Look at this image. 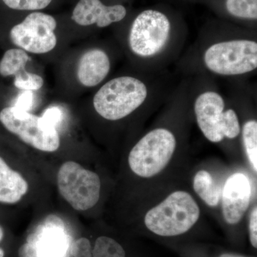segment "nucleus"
Returning <instances> with one entry per match:
<instances>
[{
  "label": "nucleus",
  "mask_w": 257,
  "mask_h": 257,
  "mask_svg": "<svg viewBox=\"0 0 257 257\" xmlns=\"http://www.w3.org/2000/svg\"><path fill=\"white\" fill-rule=\"evenodd\" d=\"M226 8L236 18L256 20L257 0H226Z\"/></svg>",
  "instance_id": "19"
},
{
  "label": "nucleus",
  "mask_w": 257,
  "mask_h": 257,
  "mask_svg": "<svg viewBox=\"0 0 257 257\" xmlns=\"http://www.w3.org/2000/svg\"><path fill=\"white\" fill-rule=\"evenodd\" d=\"M28 241L36 246V257H64L68 248V241L60 219L49 220L47 226H40L30 234Z\"/></svg>",
  "instance_id": "12"
},
{
  "label": "nucleus",
  "mask_w": 257,
  "mask_h": 257,
  "mask_svg": "<svg viewBox=\"0 0 257 257\" xmlns=\"http://www.w3.org/2000/svg\"><path fill=\"white\" fill-rule=\"evenodd\" d=\"M5 256V251L3 248H0V257H4Z\"/></svg>",
  "instance_id": "29"
},
{
  "label": "nucleus",
  "mask_w": 257,
  "mask_h": 257,
  "mask_svg": "<svg viewBox=\"0 0 257 257\" xmlns=\"http://www.w3.org/2000/svg\"><path fill=\"white\" fill-rule=\"evenodd\" d=\"M193 187L207 205L211 207L219 205L223 187L207 171L200 170L196 174L193 180Z\"/></svg>",
  "instance_id": "15"
},
{
  "label": "nucleus",
  "mask_w": 257,
  "mask_h": 257,
  "mask_svg": "<svg viewBox=\"0 0 257 257\" xmlns=\"http://www.w3.org/2000/svg\"><path fill=\"white\" fill-rule=\"evenodd\" d=\"M0 122L10 133L37 150L54 152L60 146V138L55 126L43 118L15 106L0 111Z\"/></svg>",
  "instance_id": "6"
},
{
  "label": "nucleus",
  "mask_w": 257,
  "mask_h": 257,
  "mask_svg": "<svg viewBox=\"0 0 257 257\" xmlns=\"http://www.w3.org/2000/svg\"><path fill=\"white\" fill-rule=\"evenodd\" d=\"M29 56L22 49H11L7 51L0 61V75L7 77L20 75L25 71Z\"/></svg>",
  "instance_id": "16"
},
{
  "label": "nucleus",
  "mask_w": 257,
  "mask_h": 257,
  "mask_svg": "<svg viewBox=\"0 0 257 257\" xmlns=\"http://www.w3.org/2000/svg\"><path fill=\"white\" fill-rule=\"evenodd\" d=\"M57 186L62 197L75 210L92 209L100 197L99 176L73 161L61 166L57 172Z\"/></svg>",
  "instance_id": "4"
},
{
  "label": "nucleus",
  "mask_w": 257,
  "mask_h": 257,
  "mask_svg": "<svg viewBox=\"0 0 257 257\" xmlns=\"http://www.w3.org/2000/svg\"><path fill=\"white\" fill-rule=\"evenodd\" d=\"M251 188L244 174L236 172L226 179L221 202L224 221L230 225L239 224L249 207Z\"/></svg>",
  "instance_id": "10"
},
{
  "label": "nucleus",
  "mask_w": 257,
  "mask_h": 257,
  "mask_svg": "<svg viewBox=\"0 0 257 257\" xmlns=\"http://www.w3.org/2000/svg\"><path fill=\"white\" fill-rule=\"evenodd\" d=\"M7 6L17 10L45 9L52 0H3Z\"/></svg>",
  "instance_id": "21"
},
{
  "label": "nucleus",
  "mask_w": 257,
  "mask_h": 257,
  "mask_svg": "<svg viewBox=\"0 0 257 257\" xmlns=\"http://www.w3.org/2000/svg\"><path fill=\"white\" fill-rule=\"evenodd\" d=\"M20 257H36L37 248L33 243H26L19 249Z\"/></svg>",
  "instance_id": "26"
},
{
  "label": "nucleus",
  "mask_w": 257,
  "mask_h": 257,
  "mask_svg": "<svg viewBox=\"0 0 257 257\" xmlns=\"http://www.w3.org/2000/svg\"><path fill=\"white\" fill-rule=\"evenodd\" d=\"M14 84L19 89L24 91H36L43 86L44 80L38 74L25 72L15 78Z\"/></svg>",
  "instance_id": "20"
},
{
  "label": "nucleus",
  "mask_w": 257,
  "mask_h": 257,
  "mask_svg": "<svg viewBox=\"0 0 257 257\" xmlns=\"http://www.w3.org/2000/svg\"><path fill=\"white\" fill-rule=\"evenodd\" d=\"M57 22L53 17L42 13H32L10 31L11 41L17 47L33 54L50 52L57 45L55 30Z\"/></svg>",
  "instance_id": "9"
},
{
  "label": "nucleus",
  "mask_w": 257,
  "mask_h": 257,
  "mask_svg": "<svg viewBox=\"0 0 257 257\" xmlns=\"http://www.w3.org/2000/svg\"><path fill=\"white\" fill-rule=\"evenodd\" d=\"M71 253L74 257H93L91 243L86 238H81L72 243Z\"/></svg>",
  "instance_id": "22"
},
{
  "label": "nucleus",
  "mask_w": 257,
  "mask_h": 257,
  "mask_svg": "<svg viewBox=\"0 0 257 257\" xmlns=\"http://www.w3.org/2000/svg\"><path fill=\"white\" fill-rule=\"evenodd\" d=\"M219 257H251V256H244V255L239 254V253H221L220 256H219Z\"/></svg>",
  "instance_id": "27"
},
{
  "label": "nucleus",
  "mask_w": 257,
  "mask_h": 257,
  "mask_svg": "<svg viewBox=\"0 0 257 257\" xmlns=\"http://www.w3.org/2000/svg\"><path fill=\"white\" fill-rule=\"evenodd\" d=\"M199 216L200 209L192 196L185 191H176L147 211L145 224L157 236L172 237L189 231Z\"/></svg>",
  "instance_id": "1"
},
{
  "label": "nucleus",
  "mask_w": 257,
  "mask_h": 257,
  "mask_svg": "<svg viewBox=\"0 0 257 257\" xmlns=\"http://www.w3.org/2000/svg\"><path fill=\"white\" fill-rule=\"evenodd\" d=\"M177 146L170 130L158 128L144 136L132 149L128 157L130 170L143 178L160 173L173 157Z\"/></svg>",
  "instance_id": "3"
},
{
  "label": "nucleus",
  "mask_w": 257,
  "mask_h": 257,
  "mask_svg": "<svg viewBox=\"0 0 257 257\" xmlns=\"http://www.w3.org/2000/svg\"><path fill=\"white\" fill-rule=\"evenodd\" d=\"M207 68L222 75L247 73L257 67V44L250 40L219 42L204 55Z\"/></svg>",
  "instance_id": "7"
},
{
  "label": "nucleus",
  "mask_w": 257,
  "mask_h": 257,
  "mask_svg": "<svg viewBox=\"0 0 257 257\" xmlns=\"http://www.w3.org/2000/svg\"><path fill=\"white\" fill-rule=\"evenodd\" d=\"M225 103L220 94L214 92L203 93L194 104L197 124L206 138L218 143L224 138L239 136L240 124L237 115L233 109L224 111Z\"/></svg>",
  "instance_id": "5"
},
{
  "label": "nucleus",
  "mask_w": 257,
  "mask_h": 257,
  "mask_svg": "<svg viewBox=\"0 0 257 257\" xmlns=\"http://www.w3.org/2000/svg\"><path fill=\"white\" fill-rule=\"evenodd\" d=\"M62 113L59 107H50L47 109L42 116L47 124L55 126L62 119Z\"/></svg>",
  "instance_id": "24"
},
{
  "label": "nucleus",
  "mask_w": 257,
  "mask_h": 257,
  "mask_svg": "<svg viewBox=\"0 0 257 257\" xmlns=\"http://www.w3.org/2000/svg\"><path fill=\"white\" fill-rule=\"evenodd\" d=\"M243 145L246 156L255 173L257 172V121L250 120L243 125Z\"/></svg>",
  "instance_id": "17"
},
{
  "label": "nucleus",
  "mask_w": 257,
  "mask_h": 257,
  "mask_svg": "<svg viewBox=\"0 0 257 257\" xmlns=\"http://www.w3.org/2000/svg\"><path fill=\"white\" fill-rule=\"evenodd\" d=\"M146 85L140 79L121 77L111 79L96 93L94 109L104 119L116 121L126 117L143 104Z\"/></svg>",
  "instance_id": "2"
},
{
  "label": "nucleus",
  "mask_w": 257,
  "mask_h": 257,
  "mask_svg": "<svg viewBox=\"0 0 257 257\" xmlns=\"http://www.w3.org/2000/svg\"><path fill=\"white\" fill-rule=\"evenodd\" d=\"M170 23L157 10H145L132 25L128 42L134 53L141 57L157 55L165 47L170 33Z\"/></svg>",
  "instance_id": "8"
},
{
  "label": "nucleus",
  "mask_w": 257,
  "mask_h": 257,
  "mask_svg": "<svg viewBox=\"0 0 257 257\" xmlns=\"http://www.w3.org/2000/svg\"><path fill=\"white\" fill-rule=\"evenodd\" d=\"M3 236H4V231H3V229L2 228V226H0V241L3 240Z\"/></svg>",
  "instance_id": "28"
},
{
  "label": "nucleus",
  "mask_w": 257,
  "mask_h": 257,
  "mask_svg": "<svg viewBox=\"0 0 257 257\" xmlns=\"http://www.w3.org/2000/svg\"><path fill=\"white\" fill-rule=\"evenodd\" d=\"M126 10L121 5L106 6L100 0H79L72 13V20L81 26L96 25L106 28L125 18Z\"/></svg>",
  "instance_id": "11"
},
{
  "label": "nucleus",
  "mask_w": 257,
  "mask_h": 257,
  "mask_svg": "<svg viewBox=\"0 0 257 257\" xmlns=\"http://www.w3.org/2000/svg\"><path fill=\"white\" fill-rule=\"evenodd\" d=\"M93 257H125L126 253L120 243L112 238L101 236L96 239L92 249Z\"/></svg>",
  "instance_id": "18"
},
{
  "label": "nucleus",
  "mask_w": 257,
  "mask_h": 257,
  "mask_svg": "<svg viewBox=\"0 0 257 257\" xmlns=\"http://www.w3.org/2000/svg\"><path fill=\"white\" fill-rule=\"evenodd\" d=\"M249 239L253 248H257V207H255L250 214L248 223Z\"/></svg>",
  "instance_id": "23"
},
{
  "label": "nucleus",
  "mask_w": 257,
  "mask_h": 257,
  "mask_svg": "<svg viewBox=\"0 0 257 257\" xmlns=\"http://www.w3.org/2000/svg\"><path fill=\"white\" fill-rule=\"evenodd\" d=\"M110 70L109 57L99 49L86 52L77 66V78L84 87H95L100 84Z\"/></svg>",
  "instance_id": "13"
},
{
  "label": "nucleus",
  "mask_w": 257,
  "mask_h": 257,
  "mask_svg": "<svg viewBox=\"0 0 257 257\" xmlns=\"http://www.w3.org/2000/svg\"><path fill=\"white\" fill-rule=\"evenodd\" d=\"M33 104V94L31 91H25L19 96L15 107L22 110L28 111L32 107Z\"/></svg>",
  "instance_id": "25"
},
{
  "label": "nucleus",
  "mask_w": 257,
  "mask_h": 257,
  "mask_svg": "<svg viewBox=\"0 0 257 257\" xmlns=\"http://www.w3.org/2000/svg\"><path fill=\"white\" fill-rule=\"evenodd\" d=\"M29 185L23 176L13 170L0 157V203L14 204L28 192Z\"/></svg>",
  "instance_id": "14"
}]
</instances>
